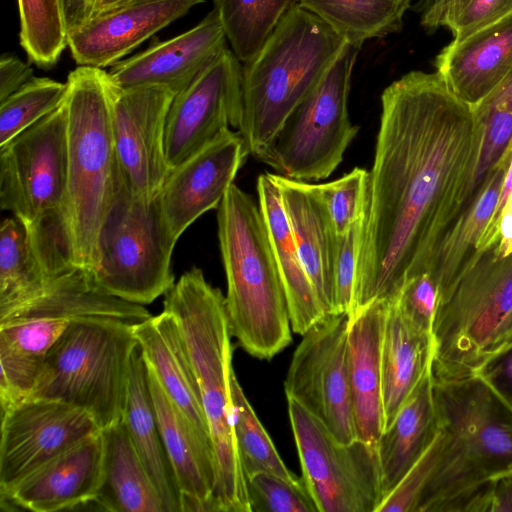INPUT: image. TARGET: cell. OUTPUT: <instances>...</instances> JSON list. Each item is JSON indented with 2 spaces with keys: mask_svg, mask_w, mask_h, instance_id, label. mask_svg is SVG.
Wrapping results in <instances>:
<instances>
[{
  "mask_svg": "<svg viewBox=\"0 0 512 512\" xmlns=\"http://www.w3.org/2000/svg\"><path fill=\"white\" fill-rule=\"evenodd\" d=\"M381 105L352 315L430 271L465 209L479 146L473 107L438 72L403 75Z\"/></svg>",
  "mask_w": 512,
  "mask_h": 512,
  "instance_id": "1",
  "label": "cell"
},
{
  "mask_svg": "<svg viewBox=\"0 0 512 512\" xmlns=\"http://www.w3.org/2000/svg\"><path fill=\"white\" fill-rule=\"evenodd\" d=\"M67 85V189L60 242L72 266L93 272L99 265L100 232L121 186L107 72L78 66Z\"/></svg>",
  "mask_w": 512,
  "mask_h": 512,
  "instance_id": "2",
  "label": "cell"
},
{
  "mask_svg": "<svg viewBox=\"0 0 512 512\" xmlns=\"http://www.w3.org/2000/svg\"><path fill=\"white\" fill-rule=\"evenodd\" d=\"M163 310L180 327L200 390L217 466L215 511L251 512L233 431V346L225 296L193 267L166 292Z\"/></svg>",
  "mask_w": 512,
  "mask_h": 512,
  "instance_id": "3",
  "label": "cell"
},
{
  "mask_svg": "<svg viewBox=\"0 0 512 512\" xmlns=\"http://www.w3.org/2000/svg\"><path fill=\"white\" fill-rule=\"evenodd\" d=\"M347 42L296 5L258 54L243 64L233 128L259 161L292 111L316 88Z\"/></svg>",
  "mask_w": 512,
  "mask_h": 512,
  "instance_id": "4",
  "label": "cell"
},
{
  "mask_svg": "<svg viewBox=\"0 0 512 512\" xmlns=\"http://www.w3.org/2000/svg\"><path fill=\"white\" fill-rule=\"evenodd\" d=\"M232 337L249 355L271 359L292 340L285 291L259 204L232 184L217 208Z\"/></svg>",
  "mask_w": 512,
  "mask_h": 512,
  "instance_id": "5",
  "label": "cell"
},
{
  "mask_svg": "<svg viewBox=\"0 0 512 512\" xmlns=\"http://www.w3.org/2000/svg\"><path fill=\"white\" fill-rule=\"evenodd\" d=\"M433 399L443 441L416 512L512 472V410L479 375L433 379Z\"/></svg>",
  "mask_w": 512,
  "mask_h": 512,
  "instance_id": "6",
  "label": "cell"
},
{
  "mask_svg": "<svg viewBox=\"0 0 512 512\" xmlns=\"http://www.w3.org/2000/svg\"><path fill=\"white\" fill-rule=\"evenodd\" d=\"M134 324L101 316L72 320L49 350L30 395L89 412L103 429L122 421Z\"/></svg>",
  "mask_w": 512,
  "mask_h": 512,
  "instance_id": "7",
  "label": "cell"
},
{
  "mask_svg": "<svg viewBox=\"0 0 512 512\" xmlns=\"http://www.w3.org/2000/svg\"><path fill=\"white\" fill-rule=\"evenodd\" d=\"M512 319V253L477 252L438 300L432 326L433 379L474 374L504 346Z\"/></svg>",
  "mask_w": 512,
  "mask_h": 512,
  "instance_id": "8",
  "label": "cell"
},
{
  "mask_svg": "<svg viewBox=\"0 0 512 512\" xmlns=\"http://www.w3.org/2000/svg\"><path fill=\"white\" fill-rule=\"evenodd\" d=\"M66 189L64 100L54 111L0 146V206L24 224L34 246L57 249L64 255L60 214Z\"/></svg>",
  "mask_w": 512,
  "mask_h": 512,
  "instance_id": "9",
  "label": "cell"
},
{
  "mask_svg": "<svg viewBox=\"0 0 512 512\" xmlns=\"http://www.w3.org/2000/svg\"><path fill=\"white\" fill-rule=\"evenodd\" d=\"M177 241L159 194L152 200L135 198L121 184L100 232L94 278L113 296L149 304L175 283L171 259Z\"/></svg>",
  "mask_w": 512,
  "mask_h": 512,
  "instance_id": "10",
  "label": "cell"
},
{
  "mask_svg": "<svg viewBox=\"0 0 512 512\" xmlns=\"http://www.w3.org/2000/svg\"><path fill=\"white\" fill-rule=\"evenodd\" d=\"M361 46L346 43L316 88L292 111L261 162L301 182L329 177L358 133L348 95Z\"/></svg>",
  "mask_w": 512,
  "mask_h": 512,
  "instance_id": "11",
  "label": "cell"
},
{
  "mask_svg": "<svg viewBox=\"0 0 512 512\" xmlns=\"http://www.w3.org/2000/svg\"><path fill=\"white\" fill-rule=\"evenodd\" d=\"M287 402L302 478L318 512H377L383 494L376 444L341 442L299 403Z\"/></svg>",
  "mask_w": 512,
  "mask_h": 512,
  "instance_id": "12",
  "label": "cell"
},
{
  "mask_svg": "<svg viewBox=\"0 0 512 512\" xmlns=\"http://www.w3.org/2000/svg\"><path fill=\"white\" fill-rule=\"evenodd\" d=\"M348 314H326L302 336L284 380L299 403L341 442L357 439L348 369Z\"/></svg>",
  "mask_w": 512,
  "mask_h": 512,
  "instance_id": "13",
  "label": "cell"
},
{
  "mask_svg": "<svg viewBox=\"0 0 512 512\" xmlns=\"http://www.w3.org/2000/svg\"><path fill=\"white\" fill-rule=\"evenodd\" d=\"M107 92L121 184L131 196L152 200L170 171L164 140L175 94L156 85L122 88L108 73Z\"/></svg>",
  "mask_w": 512,
  "mask_h": 512,
  "instance_id": "14",
  "label": "cell"
},
{
  "mask_svg": "<svg viewBox=\"0 0 512 512\" xmlns=\"http://www.w3.org/2000/svg\"><path fill=\"white\" fill-rule=\"evenodd\" d=\"M86 410L28 397L1 412L0 492L100 432Z\"/></svg>",
  "mask_w": 512,
  "mask_h": 512,
  "instance_id": "15",
  "label": "cell"
},
{
  "mask_svg": "<svg viewBox=\"0 0 512 512\" xmlns=\"http://www.w3.org/2000/svg\"><path fill=\"white\" fill-rule=\"evenodd\" d=\"M241 62L227 47L183 91L166 119L165 152L173 169L234 127L240 105Z\"/></svg>",
  "mask_w": 512,
  "mask_h": 512,
  "instance_id": "16",
  "label": "cell"
},
{
  "mask_svg": "<svg viewBox=\"0 0 512 512\" xmlns=\"http://www.w3.org/2000/svg\"><path fill=\"white\" fill-rule=\"evenodd\" d=\"M248 155L241 135L228 129L169 171L159 199L177 239L201 215L218 208Z\"/></svg>",
  "mask_w": 512,
  "mask_h": 512,
  "instance_id": "17",
  "label": "cell"
},
{
  "mask_svg": "<svg viewBox=\"0 0 512 512\" xmlns=\"http://www.w3.org/2000/svg\"><path fill=\"white\" fill-rule=\"evenodd\" d=\"M104 479L103 430L0 492L1 506L56 512L93 503Z\"/></svg>",
  "mask_w": 512,
  "mask_h": 512,
  "instance_id": "18",
  "label": "cell"
},
{
  "mask_svg": "<svg viewBox=\"0 0 512 512\" xmlns=\"http://www.w3.org/2000/svg\"><path fill=\"white\" fill-rule=\"evenodd\" d=\"M204 0H135L93 15L68 34V47L78 66H113L145 40Z\"/></svg>",
  "mask_w": 512,
  "mask_h": 512,
  "instance_id": "19",
  "label": "cell"
},
{
  "mask_svg": "<svg viewBox=\"0 0 512 512\" xmlns=\"http://www.w3.org/2000/svg\"><path fill=\"white\" fill-rule=\"evenodd\" d=\"M226 40L213 9L188 31L117 62L108 78L122 88L156 85L177 95L227 47Z\"/></svg>",
  "mask_w": 512,
  "mask_h": 512,
  "instance_id": "20",
  "label": "cell"
},
{
  "mask_svg": "<svg viewBox=\"0 0 512 512\" xmlns=\"http://www.w3.org/2000/svg\"><path fill=\"white\" fill-rule=\"evenodd\" d=\"M146 367L162 441L181 494L182 510L215 511L217 466L212 441L172 401L147 363Z\"/></svg>",
  "mask_w": 512,
  "mask_h": 512,
  "instance_id": "21",
  "label": "cell"
},
{
  "mask_svg": "<svg viewBox=\"0 0 512 512\" xmlns=\"http://www.w3.org/2000/svg\"><path fill=\"white\" fill-rule=\"evenodd\" d=\"M388 300H375L350 317L348 369L357 439L377 443L384 430L381 346Z\"/></svg>",
  "mask_w": 512,
  "mask_h": 512,
  "instance_id": "22",
  "label": "cell"
},
{
  "mask_svg": "<svg viewBox=\"0 0 512 512\" xmlns=\"http://www.w3.org/2000/svg\"><path fill=\"white\" fill-rule=\"evenodd\" d=\"M435 66L460 99L476 105L512 70V14L452 41L437 56Z\"/></svg>",
  "mask_w": 512,
  "mask_h": 512,
  "instance_id": "23",
  "label": "cell"
},
{
  "mask_svg": "<svg viewBox=\"0 0 512 512\" xmlns=\"http://www.w3.org/2000/svg\"><path fill=\"white\" fill-rule=\"evenodd\" d=\"M271 175L279 186L304 269L326 313H332L336 234L327 212L306 182Z\"/></svg>",
  "mask_w": 512,
  "mask_h": 512,
  "instance_id": "24",
  "label": "cell"
},
{
  "mask_svg": "<svg viewBox=\"0 0 512 512\" xmlns=\"http://www.w3.org/2000/svg\"><path fill=\"white\" fill-rule=\"evenodd\" d=\"M133 331L146 363L164 391L193 425L211 440L198 383L175 317L163 310L159 315L135 324Z\"/></svg>",
  "mask_w": 512,
  "mask_h": 512,
  "instance_id": "25",
  "label": "cell"
},
{
  "mask_svg": "<svg viewBox=\"0 0 512 512\" xmlns=\"http://www.w3.org/2000/svg\"><path fill=\"white\" fill-rule=\"evenodd\" d=\"M257 195L285 291L291 328L301 336L327 313L300 259L279 186L271 173L258 177Z\"/></svg>",
  "mask_w": 512,
  "mask_h": 512,
  "instance_id": "26",
  "label": "cell"
},
{
  "mask_svg": "<svg viewBox=\"0 0 512 512\" xmlns=\"http://www.w3.org/2000/svg\"><path fill=\"white\" fill-rule=\"evenodd\" d=\"M439 432L430 366L376 443L383 499L396 487Z\"/></svg>",
  "mask_w": 512,
  "mask_h": 512,
  "instance_id": "27",
  "label": "cell"
},
{
  "mask_svg": "<svg viewBox=\"0 0 512 512\" xmlns=\"http://www.w3.org/2000/svg\"><path fill=\"white\" fill-rule=\"evenodd\" d=\"M432 355V333L388 300L381 346L384 429L431 366Z\"/></svg>",
  "mask_w": 512,
  "mask_h": 512,
  "instance_id": "28",
  "label": "cell"
},
{
  "mask_svg": "<svg viewBox=\"0 0 512 512\" xmlns=\"http://www.w3.org/2000/svg\"><path fill=\"white\" fill-rule=\"evenodd\" d=\"M71 321L40 317L0 323L1 411L30 397L49 350Z\"/></svg>",
  "mask_w": 512,
  "mask_h": 512,
  "instance_id": "29",
  "label": "cell"
},
{
  "mask_svg": "<svg viewBox=\"0 0 512 512\" xmlns=\"http://www.w3.org/2000/svg\"><path fill=\"white\" fill-rule=\"evenodd\" d=\"M122 420L160 495L165 512H183L181 494L162 441L150 392L147 367L139 344L131 357Z\"/></svg>",
  "mask_w": 512,
  "mask_h": 512,
  "instance_id": "30",
  "label": "cell"
},
{
  "mask_svg": "<svg viewBox=\"0 0 512 512\" xmlns=\"http://www.w3.org/2000/svg\"><path fill=\"white\" fill-rule=\"evenodd\" d=\"M511 160L512 145L442 240L429 271L437 287L438 300L450 290L476 254L480 238L496 208Z\"/></svg>",
  "mask_w": 512,
  "mask_h": 512,
  "instance_id": "31",
  "label": "cell"
},
{
  "mask_svg": "<svg viewBox=\"0 0 512 512\" xmlns=\"http://www.w3.org/2000/svg\"><path fill=\"white\" fill-rule=\"evenodd\" d=\"M103 434L104 479L93 503L111 512H165L123 420Z\"/></svg>",
  "mask_w": 512,
  "mask_h": 512,
  "instance_id": "32",
  "label": "cell"
},
{
  "mask_svg": "<svg viewBox=\"0 0 512 512\" xmlns=\"http://www.w3.org/2000/svg\"><path fill=\"white\" fill-rule=\"evenodd\" d=\"M54 275L37 254L24 224L15 216L4 218L0 226V318L41 296Z\"/></svg>",
  "mask_w": 512,
  "mask_h": 512,
  "instance_id": "33",
  "label": "cell"
},
{
  "mask_svg": "<svg viewBox=\"0 0 512 512\" xmlns=\"http://www.w3.org/2000/svg\"><path fill=\"white\" fill-rule=\"evenodd\" d=\"M411 0H299L347 43L362 46L369 39L399 31Z\"/></svg>",
  "mask_w": 512,
  "mask_h": 512,
  "instance_id": "34",
  "label": "cell"
},
{
  "mask_svg": "<svg viewBox=\"0 0 512 512\" xmlns=\"http://www.w3.org/2000/svg\"><path fill=\"white\" fill-rule=\"evenodd\" d=\"M299 0H214L234 55L247 64Z\"/></svg>",
  "mask_w": 512,
  "mask_h": 512,
  "instance_id": "35",
  "label": "cell"
},
{
  "mask_svg": "<svg viewBox=\"0 0 512 512\" xmlns=\"http://www.w3.org/2000/svg\"><path fill=\"white\" fill-rule=\"evenodd\" d=\"M472 107L479 127V146L465 209L492 168L512 145V70Z\"/></svg>",
  "mask_w": 512,
  "mask_h": 512,
  "instance_id": "36",
  "label": "cell"
},
{
  "mask_svg": "<svg viewBox=\"0 0 512 512\" xmlns=\"http://www.w3.org/2000/svg\"><path fill=\"white\" fill-rule=\"evenodd\" d=\"M230 386L234 438L245 479L260 472L273 473L290 480L298 479L281 459L249 403L234 370L231 373Z\"/></svg>",
  "mask_w": 512,
  "mask_h": 512,
  "instance_id": "37",
  "label": "cell"
},
{
  "mask_svg": "<svg viewBox=\"0 0 512 512\" xmlns=\"http://www.w3.org/2000/svg\"><path fill=\"white\" fill-rule=\"evenodd\" d=\"M20 45L39 67L51 68L68 46L61 0H17Z\"/></svg>",
  "mask_w": 512,
  "mask_h": 512,
  "instance_id": "38",
  "label": "cell"
},
{
  "mask_svg": "<svg viewBox=\"0 0 512 512\" xmlns=\"http://www.w3.org/2000/svg\"><path fill=\"white\" fill-rule=\"evenodd\" d=\"M67 90V82L33 77L0 101V146L58 108Z\"/></svg>",
  "mask_w": 512,
  "mask_h": 512,
  "instance_id": "39",
  "label": "cell"
},
{
  "mask_svg": "<svg viewBox=\"0 0 512 512\" xmlns=\"http://www.w3.org/2000/svg\"><path fill=\"white\" fill-rule=\"evenodd\" d=\"M368 171L355 167L334 181L308 189L322 203L336 235L347 232L366 212Z\"/></svg>",
  "mask_w": 512,
  "mask_h": 512,
  "instance_id": "40",
  "label": "cell"
},
{
  "mask_svg": "<svg viewBox=\"0 0 512 512\" xmlns=\"http://www.w3.org/2000/svg\"><path fill=\"white\" fill-rule=\"evenodd\" d=\"M251 512H318L303 478L260 472L246 478Z\"/></svg>",
  "mask_w": 512,
  "mask_h": 512,
  "instance_id": "41",
  "label": "cell"
},
{
  "mask_svg": "<svg viewBox=\"0 0 512 512\" xmlns=\"http://www.w3.org/2000/svg\"><path fill=\"white\" fill-rule=\"evenodd\" d=\"M365 213L347 232L336 235L334 302L331 314H348L351 317L353 313L357 265Z\"/></svg>",
  "mask_w": 512,
  "mask_h": 512,
  "instance_id": "42",
  "label": "cell"
},
{
  "mask_svg": "<svg viewBox=\"0 0 512 512\" xmlns=\"http://www.w3.org/2000/svg\"><path fill=\"white\" fill-rule=\"evenodd\" d=\"M442 441L443 435L440 431L396 487L383 499L377 512H416L436 466Z\"/></svg>",
  "mask_w": 512,
  "mask_h": 512,
  "instance_id": "43",
  "label": "cell"
},
{
  "mask_svg": "<svg viewBox=\"0 0 512 512\" xmlns=\"http://www.w3.org/2000/svg\"><path fill=\"white\" fill-rule=\"evenodd\" d=\"M391 300L413 323L432 333L438 292L430 272L409 279Z\"/></svg>",
  "mask_w": 512,
  "mask_h": 512,
  "instance_id": "44",
  "label": "cell"
},
{
  "mask_svg": "<svg viewBox=\"0 0 512 512\" xmlns=\"http://www.w3.org/2000/svg\"><path fill=\"white\" fill-rule=\"evenodd\" d=\"M510 14L512 0H470L448 28L460 41Z\"/></svg>",
  "mask_w": 512,
  "mask_h": 512,
  "instance_id": "45",
  "label": "cell"
},
{
  "mask_svg": "<svg viewBox=\"0 0 512 512\" xmlns=\"http://www.w3.org/2000/svg\"><path fill=\"white\" fill-rule=\"evenodd\" d=\"M479 375L512 410V345L488 358Z\"/></svg>",
  "mask_w": 512,
  "mask_h": 512,
  "instance_id": "46",
  "label": "cell"
},
{
  "mask_svg": "<svg viewBox=\"0 0 512 512\" xmlns=\"http://www.w3.org/2000/svg\"><path fill=\"white\" fill-rule=\"evenodd\" d=\"M34 77L33 69L18 57L2 55L0 60V101L20 89Z\"/></svg>",
  "mask_w": 512,
  "mask_h": 512,
  "instance_id": "47",
  "label": "cell"
},
{
  "mask_svg": "<svg viewBox=\"0 0 512 512\" xmlns=\"http://www.w3.org/2000/svg\"><path fill=\"white\" fill-rule=\"evenodd\" d=\"M470 0H427L421 24L429 31L448 27Z\"/></svg>",
  "mask_w": 512,
  "mask_h": 512,
  "instance_id": "48",
  "label": "cell"
},
{
  "mask_svg": "<svg viewBox=\"0 0 512 512\" xmlns=\"http://www.w3.org/2000/svg\"><path fill=\"white\" fill-rule=\"evenodd\" d=\"M487 512H512V472L489 481Z\"/></svg>",
  "mask_w": 512,
  "mask_h": 512,
  "instance_id": "49",
  "label": "cell"
},
{
  "mask_svg": "<svg viewBox=\"0 0 512 512\" xmlns=\"http://www.w3.org/2000/svg\"><path fill=\"white\" fill-rule=\"evenodd\" d=\"M67 34L81 27L94 14L95 0H61Z\"/></svg>",
  "mask_w": 512,
  "mask_h": 512,
  "instance_id": "50",
  "label": "cell"
},
{
  "mask_svg": "<svg viewBox=\"0 0 512 512\" xmlns=\"http://www.w3.org/2000/svg\"><path fill=\"white\" fill-rule=\"evenodd\" d=\"M498 258L512 253V191L509 194L498 221V241L494 246Z\"/></svg>",
  "mask_w": 512,
  "mask_h": 512,
  "instance_id": "51",
  "label": "cell"
},
{
  "mask_svg": "<svg viewBox=\"0 0 512 512\" xmlns=\"http://www.w3.org/2000/svg\"><path fill=\"white\" fill-rule=\"evenodd\" d=\"M135 0H95L94 14L97 15L108 10L126 5Z\"/></svg>",
  "mask_w": 512,
  "mask_h": 512,
  "instance_id": "52",
  "label": "cell"
},
{
  "mask_svg": "<svg viewBox=\"0 0 512 512\" xmlns=\"http://www.w3.org/2000/svg\"><path fill=\"white\" fill-rule=\"evenodd\" d=\"M510 345H512V319H511L510 326H509V329H508V332H507V335H506L504 346H503V348L501 350L505 349L506 347H508Z\"/></svg>",
  "mask_w": 512,
  "mask_h": 512,
  "instance_id": "53",
  "label": "cell"
}]
</instances>
